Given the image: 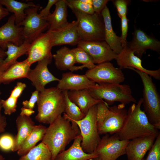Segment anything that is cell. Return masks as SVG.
<instances>
[{
    "label": "cell",
    "mask_w": 160,
    "mask_h": 160,
    "mask_svg": "<svg viewBox=\"0 0 160 160\" xmlns=\"http://www.w3.org/2000/svg\"><path fill=\"white\" fill-rule=\"evenodd\" d=\"M80 135L79 129L74 122L60 115L47 128L41 142L49 148L52 160H54L72 140Z\"/></svg>",
    "instance_id": "obj_1"
},
{
    "label": "cell",
    "mask_w": 160,
    "mask_h": 160,
    "mask_svg": "<svg viewBox=\"0 0 160 160\" xmlns=\"http://www.w3.org/2000/svg\"><path fill=\"white\" fill-rule=\"evenodd\" d=\"M142 103V98L129 108L122 128L116 133L121 140H130L149 136L157 137L160 133L150 122L145 113L141 110Z\"/></svg>",
    "instance_id": "obj_2"
},
{
    "label": "cell",
    "mask_w": 160,
    "mask_h": 160,
    "mask_svg": "<svg viewBox=\"0 0 160 160\" xmlns=\"http://www.w3.org/2000/svg\"><path fill=\"white\" fill-rule=\"evenodd\" d=\"M37 104L38 112L35 118L40 123L50 124L65 111L63 92L56 87L39 92Z\"/></svg>",
    "instance_id": "obj_3"
},
{
    "label": "cell",
    "mask_w": 160,
    "mask_h": 160,
    "mask_svg": "<svg viewBox=\"0 0 160 160\" xmlns=\"http://www.w3.org/2000/svg\"><path fill=\"white\" fill-rule=\"evenodd\" d=\"M125 105L109 107L102 100L97 105V124L99 135L113 134L122 128L127 114Z\"/></svg>",
    "instance_id": "obj_4"
},
{
    "label": "cell",
    "mask_w": 160,
    "mask_h": 160,
    "mask_svg": "<svg viewBox=\"0 0 160 160\" xmlns=\"http://www.w3.org/2000/svg\"><path fill=\"white\" fill-rule=\"evenodd\" d=\"M129 69L137 73L140 77L143 87L142 104L144 111L150 122L158 130L160 129V97L151 77L133 68Z\"/></svg>",
    "instance_id": "obj_5"
},
{
    "label": "cell",
    "mask_w": 160,
    "mask_h": 160,
    "mask_svg": "<svg viewBox=\"0 0 160 160\" xmlns=\"http://www.w3.org/2000/svg\"><path fill=\"white\" fill-rule=\"evenodd\" d=\"M91 95L96 99L103 100L108 106L115 102L125 105L131 103H137L128 84H96L88 89Z\"/></svg>",
    "instance_id": "obj_6"
},
{
    "label": "cell",
    "mask_w": 160,
    "mask_h": 160,
    "mask_svg": "<svg viewBox=\"0 0 160 160\" xmlns=\"http://www.w3.org/2000/svg\"><path fill=\"white\" fill-rule=\"evenodd\" d=\"M77 21V29L81 41H105L104 25L101 14H87L71 9Z\"/></svg>",
    "instance_id": "obj_7"
},
{
    "label": "cell",
    "mask_w": 160,
    "mask_h": 160,
    "mask_svg": "<svg viewBox=\"0 0 160 160\" xmlns=\"http://www.w3.org/2000/svg\"><path fill=\"white\" fill-rule=\"evenodd\" d=\"M97 105L92 106L85 116L79 121L65 117L73 121L77 125L82 137L81 147L84 151L87 153L95 152L101 139L97 124Z\"/></svg>",
    "instance_id": "obj_8"
},
{
    "label": "cell",
    "mask_w": 160,
    "mask_h": 160,
    "mask_svg": "<svg viewBox=\"0 0 160 160\" xmlns=\"http://www.w3.org/2000/svg\"><path fill=\"white\" fill-rule=\"evenodd\" d=\"M42 7L39 5L25 10L26 17L18 26L22 27V36L24 41L31 44L48 28L49 24L38 13Z\"/></svg>",
    "instance_id": "obj_9"
},
{
    "label": "cell",
    "mask_w": 160,
    "mask_h": 160,
    "mask_svg": "<svg viewBox=\"0 0 160 160\" xmlns=\"http://www.w3.org/2000/svg\"><path fill=\"white\" fill-rule=\"evenodd\" d=\"M129 141L121 140L116 134H106L101 138L95 152L102 160H116L126 154Z\"/></svg>",
    "instance_id": "obj_10"
},
{
    "label": "cell",
    "mask_w": 160,
    "mask_h": 160,
    "mask_svg": "<svg viewBox=\"0 0 160 160\" xmlns=\"http://www.w3.org/2000/svg\"><path fill=\"white\" fill-rule=\"evenodd\" d=\"M85 75L90 80L98 84H120L125 79L121 69L115 67L109 62L103 63L88 69Z\"/></svg>",
    "instance_id": "obj_11"
},
{
    "label": "cell",
    "mask_w": 160,
    "mask_h": 160,
    "mask_svg": "<svg viewBox=\"0 0 160 160\" xmlns=\"http://www.w3.org/2000/svg\"><path fill=\"white\" fill-rule=\"evenodd\" d=\"M77 46L90 55L95 64L109 62L115 59L116 55L105 41H80Z\"/></svg>",
    "instance_id": "obj_12"
},
{
    "label": "cell",
    "mask_w": 160,
    "mask_h": 160,
    "mask_svg": "<svg viewBox=\"0 0 160 160\" xmlns=\"http://www.w3.org/2000/svg\"><path fill=\"white\" fill-rule=\"evenodd\" d=\"M52 47L51 33L48 30L41 34L31 44L26 59L31 65L45 58H52L51 52Z\"/></svg>",
    "instance_id": "obj_13"
},
{
    "label": "cell",
    "mask_w": 160,
    "mask_h": 160,
    "mask_svg": "<svg viewBox=\"0 0 160 160\" xmlns=\"http://www.w3.org/2000/svg\"><path fill=\"white\" fill-rule=\"evenodd\" d=\"M52 58H45L38 62L36 67L29 72L26 78L39 92L43 91L45 86L53 81H58L59 79L55 76L49 71L48 66L51 62Z\"/></svg>",
    "instance_id": "obj_14"
},
{
    "label": "cell",
    "mask_w": 160,
    "mask_h": 160,
    "mask_svg": "<svg viewBox=\"0 0 160 160\" xmlns=\"http://www.w3.org/2000/svg\"><path fill=\"white\" fill-rule=\"evenodd\" d=\"M127 45L140 58L147 49L160 52V41L140 29L135 30L132 41L127 42Z\"/></svg>",
    "instance_id": "obj_15"
},
{
    "label": "cell",
    "mask_w": 160,
    "mask_h": 160,
    "mask_svg": "<svg viewBox=\"0 0 160 160\" xmlns=\"http://www.w3.org/2000/svg\"><path fill=\"white\" fill-rule=\"evenodd\" d=\"M115 59L121 69L133 68L143 72L155 79H160V68L155 70L147 69L143 66L142 60L126 45L120 52L116 55Z\"/></svg>",
    "instance_id": "obj_16"
},
{
    "label": "cell",
    "mask_w": 160,
    "mask_h": 160,
    "mask_svg": "<svg viewBox=\"0 0 160 160\" xmlns=\"http://www.w3.org/2000/svg\"><path fill=\"white\" fill-rule=\"evenodd\" d=\"M49 31L51 33L53 47L64 44L75 45L81 41L76 20L68 22L59 28Z\"/></svg>",
    "instance_id": "obj_17"
},
{
    "label": "cell",
    "mask_w": 160,
    "mask_h": 160,
    "mask_svg": "<svg viewBox=\"0 0 160 160\" xmlns=\"http://www.w3.org/2000/svg\"><path fill=\"white\" fill-rule=\"evenodd\" d=\"M22 27L15 23L14 15L10 16L7 22L0 27V48L5 50L7 45L12 43L17 46L24 41L22 36Z\"/></svg>",
    "instance_id": "obj_18"
},
{
    "label": "cell",
    "mask_w": 160,
    "mask_h": 160,
    "mask_svg": "<svg viewBox=\"0 0 160 160\" xmlns=\"http://www.w3.org/2000/svg\"><path fill=\"white\" fill-rule=\"evenodd\" d=\"M96 84L84 75H79L70 72L63 73L56 86L59 89L77 90L89 89Z\"/></svg>",
    "instance_id": "obj_19"
},
{
    "label": "cell",
    "mask_w": 160,
    "mask_h": 160,
    "mask_svg": "<svg viewBox=\"0 0 160 160\" xmlns=\"http://www.w3.org/2000/svg\"><path fill=\"white\" fill-rule=\"evenodd\" d=\"M157 137L149 136L129 140L126 149L128 160H141L153 146Z\"/></svg>",
    "instance_id": "obj_20"
},
{
    "label": "cell",
    "mask_w": 160,
    "mask_h": 160,
    "mask_svg": "<svg viewBox=\"0 0 160 160\" xmlns=\"http://www.w3.org/2000/svg\"><path fill=\"white\" fill-rule=\"evenodd\" d=\"M56 68L61 71L69 70L71 72L82 70L85 67L82 65L75 66L76 63L75 55L69 48L64 47L58 50L56 53L53 55Z\"/></svg>",
    "instance_id": "obj_21"
},
{
    "label": "cell",
    "mask_w": 160,
    "mask_h": 160,
    "mask_svg": "<svg viewBox=\"0 0 160 160\" xmlns=\"http://www.w3.org/2000/svg\"><path fill=\"white\" fill-rule=\"evenodd\" d=\"M82 140L81 135L77 136L70 148L59 153L54 160H88L98 157L95 152L87 153L84 151L81 146Z\"/></svg>",
    "instance_id": "obj_22"
},
{
    "label": "cell",
    "mask_w": 160,
    "mask_h": 160,
    "mask_svg": "<svg viewBox=\"0 0 160 160\" xmlns=\"http://www.w3.org/2000/svg\"><path fill=\"white\" fill-rule=\"evenodd\" d=\"M104 25L105 41L113 51L117 55L123 49L120 36L117 35L112 28L111 17L108 8L106 6L101 13Z\"/></svg>",
    "instance_id": "obj_23"
},
{
    "label": "cell",
    "mask_w": 160,
    "mask_h": 160,
    "mask_svg": "<svg viewBox=\"0 0 160 160\" xmlns=\"http://www.w3.org/2000/svg\"><path fill=\"white\" fill-rule=\"evenodd\" d=\"M31 65L26 59L21 62L17 61L0 73V84H8L16 80L27 78L31 69Z\"/></svg>",
    "instance_id": "obj_24"
},
{
    "label": "cell",
    "mask_w": 160,
    "mask_h": 160,
    "mask_svg": "<svg viewBox=\"0 0 160 160\" xmlns=\"http://www.w3.org/2000/svg\"><path fill=\"white\" fill-rule=\"evenodd\" d=\"M15 122L17 133L14 136L15 143L12 152L18 150L21 145L30 134L35 125V122L30 117L19 115Z\"/></svg>",
    "instance_id": "obj_25"
},
{
    "label": "cell",
    "mask_w": 160,
    "mask_h": 160,
    "mask_svg": "<svg viewBox=\"0 0 160 160\" xmlns=\"http://www.w3.org/2000/svg\"><path fill=\"white\" fill-rule=\"evenodd\" d=\"M53 12L44 18L49 24V30L59 28L67 24L68 6L66 0H58Z\"/></svg>",
    "instance_id": "obj_26"
},
{
    "label": "cell",
    "mask_w": 160,
    "mask_h": 160,
    "mask_svg": "<svg viewBox=\"0 0 160 160\" xmlns=\"http://www.w3.org/2000/svg\"><path fill=\"white\" fill-rule=\"evenodd\" d=\"M68 93L70 100L78 106L85 115L91 108L103 100L93 97L87 89L68 91Z\"/></svg>",
    "instance_id": "obj_27"
},
{
    "label": "cell",
    "mask_w": 160,
    "mask_h": 160,
    "mask_svg": "<svg viewBox=\"0 0 160 160\" xmlns=\"http://www.w3.org/2000/svg\"><path fill=\"white\" fill-rule=\"evenodd\" d=\"M30 45L31 44L25 41L19 46L9 44L7 45V50L5 51L6 57L0 64V73L16 63L19 57L27 54Z\"/></svg>",
    "instance_id": "obj_28"
},
{
    "label": "cell",
    "mask_w": 160,
    "mask_h": 160,
    "mask_svg": "<svg viewBox=\"0 0 160 160\" xmlns=\"http://www.w3.org/2000/svg\"><path fill=\"white\" fill-rule=\"evenodd\" d=\"M46 129L47 127L43 125H35L17 151V154L20 156H23L35 146L37 143L42 140Z\"/></svg>",
    "instance_id": "obj_29"
},
{
    "label": "cell",
    "mask_w": 160,
    "mask_h": 160,
    "mask_svg": "<svg viewBox=\"0 0 160 160\" xmlns=\"http://www.w3.org/2000/svg\"><path fill=\"white\" fill-rule=\"evenodd\" d=\"M0 4L6 7L9 12L14 13L15 23L17 25L25 19L26 17L25 10L26 9L38 6L32 2L25 3L15 0H0Z\"/></svg>",
    "instance_id": "obj_30"
},
{
    "label": "cell",
    "mask_w": 160,
    "mask_h": 160,
    "mask_svg": "<svg viewBox=\"0 0 160 160\" xmlns=\"http://www.w3.org/2000/svg\"><path fill=\"white\" fill-rule=\"evenodd\" d=\"M19 160H52V153L48 147L41 142Z\"/></svg>",
    "instance_id": "obj_31"
},
{
    "label": "cell",
    "mask_w": 160,
    "mask_h": 160,
    "mask_svg": "<svg viewBox=\"0 0 160 160\" xmlns=\"http://www.w3.org/2000/svg\"><path fill=\"white\" fill-rule=\"evenodd\" d=\"M67 90L63 91L64 96L65 108L63 116L71 119L79 121L83 119L86 115L79 108L69 99Z\"/></svg>",
    "instance_id": "obj_32"
},
{
    "label": "cell",
    "mask_w": 160,
    "mask_h": 160,
    "mask_svg": "<svg viewBox=\"0 0 160 160\" xmlns=\"http://www.w3.org/2000/svg\"><path fill=\"white\" fill-rule=\"evenodd\" d=\"M71 50L75 55L76 63L82 64L88 69L95 66L91 57L84 49L77 47Z\"/></svg>",
    "instance_id": "obj_33"
},
{
    "label": "cell",
    "mask_w": 160,
    "mask_h": 160,
    "mask_svg": "<svg viewBox=\"0 0 160 160\" xmlns=\"http://www.w3.org/2000/svg\"><path fill=\"white\" fill-rule=\"evenodd\" d=\"M19 97L10 92L9 97L6 100L1 99L2 108L6 115H10L16 111L17 103Z\"/></svg>",
    "instance_id": "obj_34"
},
{
    "label": "cell",
    "mask_w": 160,
    "mask_h": 160,
    "mask_svg": "<svg viewBox=\"0 0 160 160\" xmlns=\"http://www.w3.org/2000/svg\"><path fill=\"white\" fill-rule=\"evenodd\" d=\"M68 7L80 12L88 14H93L94 12L92 5L83 2L82 0H66Z\"/></svg>",
    "instance_id": "obj_35"
},
{
    "label": "cell",
    "mask_w": 160,
    "mask_h": 160,
    "mask_svg": "<svg viewBox=\"0 0 160 160\" xmlns=\"http://www.w3.org/2000/svg\"><path fill=\"white\" fill-rule=\"evenodd\" d=\"M15 143V138L12 135L4 133L0 135V150L4 152L12 151Z\"/></svg>",
    "instance_id": "obj_36"
},
{
    "label": "cell",
    "mask_w": 160,
    "mask_h": 160,
    "mask_svg": "<svg viewBox=\"0 0 160 160\" xmlns=\"http://www.w3.org/2000/svg\"><path fill=\"white\" fill-rule=\"evenodd\" d=\"M145 160H160V133L156 137Z\"/></svg>",
    "instance_id": "obj_37"
},
{
    "label": "cell",
    "mask_w": 160,
    "mask_h": 160,
    "mask_svg": "<svg viewBox=\"0 0 160 160\" xmlns=\"http://www.w3.org/2000/svg\"><path fill=\"white\" fill-rule=\"evenodd\" d=\"M113 2L116 9L119 17L121 18L123 17L126 16L129 1L116 0L113 1Z\"/></svg>",
    "instance_id": "obj_38"
},
{
    "label": "cell",
    "mask_w": 160,
    "mask_h": 160,
    "mask_svg": "<svg viewBox=\"0 0 160 160\" xmlns=\"http://www.w3.org/2000/svg\"><path fill=\"white\" fill-rule=\"evenodd\" d=\"M120 19L121 34V36L120 37L122 46L123 48L127 45V42L126 39L128 29L129 20L127 18V16L122 17Z\"/></svg>",
    "instance_id": "obj_39"
},
{
    "label": "cell",
    "mask_w": 160,
    "mask_h": 160,
    "mask_svg": "<svg viewBox=\"0 0 160 160\" xmlns=\"http://www.w3.org/2000/svg\"><path fill=\"white\" fill-rule=\"evenodd\" d=\"M39 93V92L36 90L32 92L29 100H25L22 102L23 107L33 109L38 100Z\"/></svg>",
    "instance_id": "obj_40"
},
{
    "label": "cell",
    "mask_w": 160,
    "mask_h": 160,
    "mask_svg": "<svg viewBox=\"0 0 160 160\" xmlns=\"http://www.w3.org/2000/svg\"><path fill=\"white\" fill-rule=\"evenodd\" d=\"M109 1L108 0H92V6L94 13L101 14Z\"/></svg>",
    "instance_id": "obj_41"
},
{
    "label": "cell",
    "mask_w": 160,
    "mask_h": 160,
    "mask_svg": "<svg viewBox=\"0 0 160 160\" xmlns=\"http://www.w3.org/2000/svg\"><path fill=\"white\" fill-rule=\"evenodd\" d=\"M58 0H49L46 7L43 9L39 13L40 16L43 18L48 16L50 14V9L54 4Z\"/></svg>",
    "instance_id": "obj_42"
},
{
    "label": "cell",
    "mask_w": 160,
    "mask_h": 160,
    "mask_svg": "<svg viewBox=\"0 0 160 160\" xmlns=\"http://www.w3.org/2000/svg\"><path fill=\"white\" fill-rule=\"evenodd\" d=\"M1 92H0V96ZM1 99L0 97V133L5 132L7 125V119L6 117L1 113V110L2 108Z\"/></svg>",
    "instance_id": "obj_43"
},
{
    "label": "cell",
    "mask_w": 160,
    "mask_h": 160,
    "mask_svg": "<svg viewBox=\"0 0 160 160\" xmlns=\"http://www.w3.org/2000/svg\"><path fill=\"white\" fill-rule=\"evenodd\" d=\"M21 112L20 115L25 116L28 117H30L32 114L35 113V111L32 109L22 107L21 108Z\"/></svg>",
    "instance_id": "obj_44"
},
{
    "label": "cell",
    "mask_w": 160,
    "mask_h": 160,
    "mask_svg": "<svg viewBox=\"0 0 160 160\" xmlns=\"http://www.w3.org/2000/svg\"><path fill=\"white\" fill-rule=\"evenodd\" d=\"M9 14V12L6 8L3 7L0 4V21L4 17L7 16Z\"/></svg>",
    "instance_id": "obj_45"
},
{
    "label": "cell",
    "mask_w": 160,
    "mask_h": 160,
    "mask_svg": "<svg viewBox=\"0 0 160 160\" xmlns=\"http://www.w3.org/2000/svg\"><path fill=\"white\" fill-rule=\"evenodd\" d=\"M6 57L5 51L0 48V64Z\"/></svg>",
    "instance_id": "obj_46"
},
{
    "label": "cell",
    "mask_w": 160,
    "mask_h": 160,
    "mask_svg": "<svg viewBox=\"0 0 160 160\" xmlns=\"http://www.w3.org/2000/svg\"><path fill=\"white\" fill-rule=\"evenodd\" d=\"M88 160H102L98 157H96L93 159H90Z\"/></svg>",
    "instance_id": "obj_47"
},
{
    "label": "cell",
    "mask_w": 160,
    "mask_h": 160,
    "mask_svg": "<svg viewBox=\"0 0 160 160\" xmlns=\"http://www.w3.org/2000/svg\"><path fill=\"white\" fill-rule=\"evenodd\" d=\"M0 160H5V158L0 153Z\"/></svg>",
    "instance_id": "obj_48"
},
{
    "label": "cell",
    "mask_w": 160,
    "mask_h": 160,
    "mask_svg": "<svg viewBox=\"0 0 160 160\" xmlns=\"http://www.w3.org/2000/svg\"><path fill=\"white\" fill-rule=\"evenodd\" d=\"M144 160V159H142V160Z\"/></svg>",
    "instance_id": "obj_49"
}]
</instances>
